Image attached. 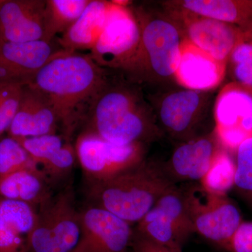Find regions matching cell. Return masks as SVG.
I'll list each match as a JSON object with an SVG mask.
<instances>
[{"mask_svg":"<svg viewBox=\"0 0 252 252\" xmlns=\"http://www.w3.org/2000/svg\"><path fill=\"white\" fill-rule=\"evenodd\" d=\"M226 251L252 252V220L243 221L230 239Z\"/></svg>","mask_w":252,"mask_h":252,"instance_id":"31","label":"cell"},{"mask_svg":"<svg viewBox=\"0 0 252 252\" xmlns=\"http://www.w3.org/2000/svg\"><path fill=\"white\" fill-rule=\"evenodd\" d=\"M110 4L111 1L91 0L79 19L57 38L61 49L91 51L103 31Z\"/></svg>","mask_w":252,"mask_h":252,"instance_id":"21","label":"cell"},{"mask_svg":"<svg viewBox=\"0 0 252 252\" xmlns=\"http://www.w3.org/2000/svg\"><path fill=\"white\" fill-rule=\"evenodd\" d=\"M185 39L220 62L228 63L243 30L212 18L180 10L166 9Z\"/></svg>","mask_w":252,"mask_h":252,"instance_id":"12","label":"cell"},{"mask_svg":"<svg viewBox=\"0 0 252 252\" xmlns=\"http://www.w3.org/2000/svg\"><path fill=\"white\" fill-rule=\"evenodd\" d=\"M0 252H28L27 238L0 219Z\"/></svg>","mask_w":252,"mask_h":252,"instance_id":"30","label":"cell"},{"mask_svg":"<svg viewBox=\"0 0 252 252\" xmlns=\"http://www.w3.org/2000/svg\"><path fill=\"white\" fill-rule=\"evenodd\" d=\"M107 69L89 54L60 49L44 64L30 85L49 99L68 138L84 124L94 101L110 79Z\"/></svg>","mask_w":252,"mask_h":252,"instance_id":"1","label":"cell"},{"mask_svg":"<svg viewBox=\"0 0 252 252\" xmlns=\"http://www.w3.org/2000/svg\"><path fill=\"white\" fill-rule=\"evenodd\" d=\"M76 154L89 184L109 180L139 165L145 158V144L119 145L84 130L78 136Z\"/></svg>","mask_w":252,"mask_h":252,"instance_id":"8","label":"cell"},{"mask_svg":"<svg viewBox=\"0 0 252 252\" xmlns=\"http://www.w3.org/2000/svg\"><path fill=\"white\" fill-rule=\"evenodd\" d=\"M140 41L134 11L111 1L105 26L89 56L102 67L126 71L137 56Z\"/></svg>","mask_w":252,"mask_h":252,"instance_id":"7","label":"cell"},{"mask_svg":"<svg viewBox=\"0 0 252 252\" xmlns=\"http://www.w3.org/2000/svg\"><path fill=\"white\" fill-rule=\"evenodd\" d=\"M135 231L153 243L182 252V247L195 233L189 217L183 188L167 189L154 206L137 223Z\"/></svg>","mask_w":252,"mask_h":252,"instance_id":"9","label":"cell"},{"mask_svg":"<svg viewBox=\"0 0 252 252\" xmlns=\"http://www.w3.org/2000/svg\"><path fill=\"white\" fill-rule=\"evenodd\" d=\"M61 125L49 99L34 86L23 85L22 95L9 130V137L28 138L57 134Z\"/></svg>","mask_w":252,"mask_h":252,"instance_id":"17","label":"cell"},{"mask_svg":"<svg viewBox=\"0 0 252 252\" xmlns=\"http://www.w3.org/2000/svg\"><path fill=\"white\" fill-rule=\"evenodd\" d=\"M3 0H0V4H1V3L2 2Z\"/></svg>","mask_w":252,"mask_h":252,"instance_id":"33","label":"cell"},{"mask_svg":"<svg viewBox=\"0 0 252 252\" xmlns=\"http://www.w3.org/2000/svg\"><path fill=\"white\" fill-rule=\"evenodd\" d=\"M23 85L0 82V135L9 130L17 112Z\"/></svg>","mask_w":252,"mask_h":252,"instance_id":"29","label":"cell"},{"mask_svg":"<svg viewBox=\"0 0 252 252\" xmlns=\"http://www.w3.org/2000/svg\"><path fill=\"white\" fill-rule=\"evenodd\" d=\"M226 72L232 82L252 90V28L242 31L227 63Z\"/></svg>","mask_w":252,"mask_h":252,"instance_id":"24","label":"cell"},{"mask_svg":"<svg viewBox=\"0 0 252 252\" xmlns=\"http://www.w3.org/2000/svg\"><path fill=\"white\" fill-rule=\"evenodd\" d=\"M85 123L84 130L119 145L145 144L163 135L139 86L112 78L94 101Z\"/></svg>","mask_w":252,"mask_h":252,"instance_id":"2","label":"cell"},{"mask_svg":"<svg viewBox=\"0 0 252 252\" xmlns=\"http://www.w3.org/2000/svg\"><path fill=\"white\" fill-rule=\"evenodd\" d=\"M16 140L48 180H61L72 171L77 154L70 138L64 135L51 134Z\"/></svg>","mask_w":252,"mask_h":252,"instance_id":"19","label":"cell"},{"mask_svg":"<svg viewBox=\"0 0 252 252\" xmlns=\"http://www.w3.org/2000/svg\"><path fill=\"white\" fill-rule=\"evenodd\" d=\"M166 9L180 10L241 28H252V0L169 1Z\"/></svg>","mask_w":252,"mask_h":252,"instance_id":"20","label":"cell"},{"mask_svg":"<svg viewBox=\"0 0 252 252\" xmlns=\"http://www.w3.org/2000/svg\"><path fill=\"white\" fill-rule=\"evenodd\" d=\"M91 0H47L44 40L63 35L83 14Z\"/></svg>","mask_w":252,"mask_h":252,"instance_id":"23","label":"cell"},{"mask_svg":"<svg viewBox=\"0 0 252 252\" xmlns=\"http://www.w3.org/2000/svg\"><path fill=\"white\" fill-rule=\"evenodd\" d=\"M235 169V161L231 154L223 148L199 184L210 193L227 195L234 187Z\"/></svg>","mask_w":252,"mask_h":252,"instance_id":"25","label":"cell"},{"mask_svg":"<svg viewBox=\"0 0 252 252\" xmlns=\"http://www.w3.org/2000/svg\"><path fill=\"white\" fill-rule=\"evenodd\" d=\"M27 168L39 167L23 146L11 137L0 140V177Z\"/></svg>","mask_w":252,"mask_h":252,"instance_id":"28","label":"cell"},{"mask_svg":"<svg viewBox=\"0 0 252 252\" xmlns=\"http://www.w3.org/2000/svg\"><path fill=\"white\" fill-rule=\"evenodd\" d=\"M134 13L140 24V45L126 72L133 80H175L184 39L178 25L168 15L152 14L143 9Z\"/></svg>","mask_w":252,"mask_h":252,"instance_id":"4","label":"cell"},{"mask_svg":"<svg viewBox=\"0 0 252 252\" xmlns=\"http://www.w3.org/2000/svg\"><path fill=\"white\" fill-rule=\"evenodd\" d=\"M235 191L252 207V137L244 141L235 152Z\"/></svg>","mask_w":252,"mask_h":252,"instance_id":"27","label":"cell"},{"mask_svg":"<svg viewBox=\"0 0 252 252\" xmlns=\"http://www.w3.org/2000/svg\"><path fill=\"white\" fill-rule=\"evenodd\" d=\"M37 212L29 204L0 196V219L26 238L36 224Z\"/></svg>","mask_w":252,"mask_h":252,"instance_id":"26","label":"cell"},{"mask_svg":"<svg viewBox=\"0 0 252 252\" xmlns=\"http://www.w3.org/2000/svg\"><path fill=\"white\" fill-rule=\"evenodd\" d=\"M215 133L222 147L235 154L244 141L252 137V90L230 82L219 93L215 107Z\"/></svg>","mask_w":252,"mask_h":252,"instance_id":"10","label":"cell"},{"mask_svg":"<svg viewBox=\"0 0 252 252\" xmlns=\"http://www.w3.org/2000/svg\"><path fill=\"white\" fill-rule=\"evenodd\" d=\"M183 189L195 233L227 250L230 239L243 221L238 206L227 195L210 193L200 184Z\"/></svg>","mask_w":252,"mask_h":252,"instance_id":"6","label":"cell"},{"mask_svg":"<svg viewBox=\"0 0 252 252\" xmlns=\"http://www.w3.org/2000/svg\"><path fill=\"white\" fill-rule=\"evenodd\" d=\"M130 248L133 252H182L175 251L151 241L134 231Z\"/></svg>","mask_w":252,"mask_h":252,"instance_id":"32","label":"cell"},{"mask_svg":"<svg viewBox=\"0 0 252 252\" xmlns=\"http://www.w3.org/2000/svg\"><path fill=\"white\" fill-rule=\"evenodd\" d=\"M47 177L39 168L18 170L0 177V196L39 208L51 196Z\"/></svg>","mask_w":252,"mask_h":252,"instance_id":"22","label":"cell"},{"mask_svg":"<svg viewBox=\"0 0 252 252\" xmlns=\"http://www.w3.org/2000/svg\"><path fill=\"white\" fill-rule=\"evenodd\" d=\"M59 50L44 40L13 43L0 39V82L31 84Z\"/></svg>","mask_w":252,"mask_h":252,"instance_id":"15","label":"cell"},{"mask_svg":"<svg viewBox=\"0 0 252 252\" xmlns=\"http://www.w3.org/2000/svg\"><path fill=\"white\" fill-rule=\"evenodd\" d=\"M81 234L72 252H127L134 230L107 210L89 205L80 211Z\"/></svg>","mask_w":252,"mask_h":252,"instance_id":"11","label":"cell"},{"mask_svg":"<svg viewBox=\"0 0 252 252\" xmlns=\"http://www.w3.org/2000/svg\"><path fill=\"white\" fill-rule=\"evenodd\" d=\"M215 130L181 142L168 161L162 164L165 173L177 182H200L223 149Z\"/></svg>","mask_w":252,"mask_h":252,"instance_id":"14","label":"cell"},{"mask_svg":"<svg viewBox=\"0 0 252 252\" xmlns=\"http://www.w3.org/2000/svg\"><path fill=\"white\" fill-rule=\"evenodd\" d=\"M175 184L162 164L145 159L135 167L109 180L89 184L91 205L107 210L132 225L137 223L158 199Z\"/></svg>","mask_w":252,"mask_h":252,"instance_id":"3","label":"cell"},{"mask_svg":"<svg viewBox=\"0 0 252 252\" xmlns=\"http://www.w3.org/2000/svg\"><path fill=\"white\" fill-rule=\"evenodd\" d=\"M80 234V211L68 187L38 209L36 224L27 238L28 252H72Z\"/></svg>","mask_w":252,"mask_h":252,"instance_id":"5","label":"cell"},{"mask_svg":"<svg viewBox=\"0 0 252 252\" xmlns=\"http://www.w3.org/2000/svg\"><path fill=\"white\" fill-rule=\"evenodd\" d=\"M46 7L44 0H3L0 39L13 43L44 40Z\"/></svg>","mask_w":252,"mask_h":252,"instance_id":"16","label":"cell"},{"mask_svg":"<svg viewBox=\"0 0 252 252\" xmlns=\"http://www.w3.org/2000/svg\"><path fill=\"white\" fill-rule=\"evenodd\" d=\"M207 99L206 92L185 89L165 94L157 118L162 132L181 142L198 135L195 131L203 119Z\"/></svg>","mask_w":252,"mask_h":252,"instance_id":"13","label":"cell"},{"mask_svg":"<svg viewBox=\"0 0 252 252\" xmlns=\"http://www.w3.org/2000/svg\"><path fill=\"white\" fill-rule=\"evenodd\" d=\"M226 69V63L217 61L184 38L175 74L179 85L189 90L207 92L221 84Z\"/></svg>","mask_w":252,"mask_h":252,"instance_id":"18","label":"cell"}]
</instances>
